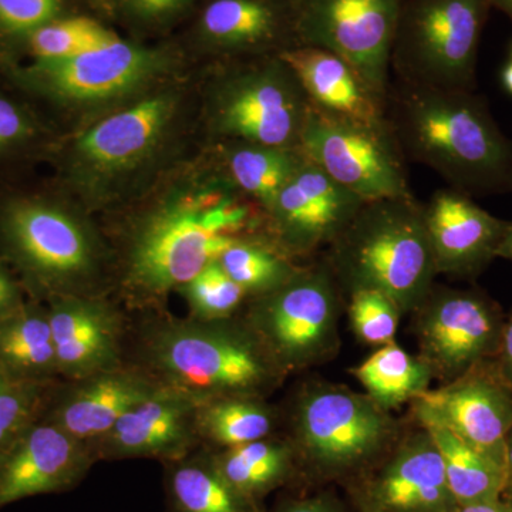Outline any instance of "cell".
Masks as SVG:
<instances>
[{
	"label": "cell",
	"mask_w": 512,
	"mask_h": 512,
	"mask_svg": "<svg viewBox=\"0 0 512 512\" xmlns=\"http://www.w3.org/2000/svg\"><path fill=\"white\" fill-rule=\"evenodd\" d=\"M200 402L173 387H160L136 404L99 441L92 444L97 460L157 458L165 464L190 456L200 443Z\"/></svg>",
	"instance_id": "18"
},
{
	"label": "cell",
	"mask_w": 512,
	"mask_h": 512,
	"mask_svg": "<svg viewBox=\"0 0 512 512\" xmlns=\"http://www.w3.org/2000/svg\"><path fill=\"white\" fill-rule=\"evenodd\" d=\"M35 136L28 113L12 100L0 96V154L20 147Z\"/></svg>",
	"instance_id": "38"
},
{
	"label": "cell",
	"mask_w": 512,
	"mask_h": 512,
	"mask_svg": "<svg viewBox=\"0 0 512 512\" xmlns=\"http://www.w3.org/2000/svg\"><path fill=\"white\" fill-rule=\"evenodd\" d=\"M484 363L412 402L420 426L440 424L468 446L504 467L505 440L512 427V387Z\"/></svg>",
	"instance_id": "15"
},
{
	"label": "cell",
	"mask_w": 512,
	"mask_h": 512,
	"mask_svg": "<svg viewBox=\"0 0 512 512\" xmlns=\"http://www.w3.org/2000/svg\"><path fill=\"white\" fill-rule=\"evenodd\" d=\"M365 202L306 157L264 212L272 241L298 258L330 247Z\"/></svg>",
	"instance_id": "16"
},
{
	"label": "cell",
	"mask_w": 512,
	"mask_h": 512,
	"mask_svg": "<svg viewBox=\"0 0 512 512\" xmlns=\"http://www.w3.org/2000/svg\"><path fill=\"white\" fill-rule=\"evenodd\" d=\"M491 8H495L507 15L512 22V0H488Z\"/></svg>",
	"instance_id": "46"
},
{
	"label": "cell",
	"mask_w": 512,
	"mask_h": 512,
	"mask_svg": "<svg viewBox=\"0 0 512 512\" xmlns=\"http://www.w3.org/2000/svg\"><path fill=\"white\" fill-rule=\"evenodd\" d=\"M23 305L25 303L22 301L18 285L3 269H0V322L10 318Z\"/></svg>",
	"instance_id": "40"
},
{
	"label": "cell",
	"mask_w": 512,
	"mask_h": 512,
	"mask_svg": "<svg viewBox=\"0 0 512 512\" xmlns=\"http://www.w3.org/2000/svg\"><path fill=\"white\" fill-rule=\"evenodd\" d=\"M60 376L82 380L120 365L121 319L94 296H62L47 306Z\"/></svg>",
	"instance_id": "21"
},
{
	"label": "cell",
	"mask_w": 512,
	"mask_h": 512,
	"mask_svg": "<svg viewBox=\"0 0 512 512\" xmlns=\"http://www.w3.org/2000/svg\"><path fill=\"white\" fill-rule=\"evenodd\" d=\"M348 311L350 325L360 342L377 348L394 343L403 313L389 296L360 289L350 293Z\"/></svg>",
	"instance_id": "36"
},
{
	"label": "cell",
	"mask_w": 512,
	"mask_h": 512,
	"mask_svg": "<svg viewBox=\"0 0 512 512\" xmlns=\"http://www.w3.org/2000/svg\"><path fill=\"white\" fill-rule=\"evenodd\" d=\"M221 476L239 493L261 503L291 477L296 454L289 441L262 439L211 454Z\"/></svg>",
	"instance_id": "27"
},
{
	"label": "cell",
	"mask_w": 512,
	"mask_h": 512,
	"mask_svg": "<svg viewBox=\"0 0 512 512\" xmlns=\"http://www.w3.org/2000/svg\"><path fill=\"white\" fill-rule=\"evenodd\" d=\"M488 0H402L390 57L400 82L476 89Z\"/></svg>",
	"instance_id": "7"
},
{
	"label": "cell",
	"mask_w": 512,
	"mask_h": 512,
	"mask_svg": "<svg viewBox=\"0 0 512 512\" xmlns=\"http://www.w3.org/2000/svg\"><path fill=\"white\" fill-rule=\"evenodd\" d=\"M188 0H140L133 15L141 19H161L183 8Z\"/></svg>",
	"instance_id": "41"
},
{
	"label": "cell",
	"mask_w": 512,
	"mask_h": 512,
	"mask_svg": "<svg viewBox=\"0 0 512 512\" xmlns=\"http://www.w3.org/2000/svg\"><path fill=\"white\" fill-rule=\"evenodd\" d=\"M501 500L512 507V427L505 440L504 485Z\"/></svg>",
	"instance_id": "43"
},
{
	"label": "cell",
	"mask_w": 512,
	"mask_h": 512,
	"mask_svg": "<svg viewBox=\"0 0 512 512\" xmlns=\"http://www.w3.org/2000/svg\"><path fill=\"white\" fill-rule=\"evenodd\" d=\"M400 5L402 0H295L292 29L299 46L342 57L386 100Z\"/></svg>",
	"instance_id": "12"
},
{
	"label": "cell",
	"mask_w": 512,
	"mask_h": 512,
	"mask_svg": "<svg viewBox=\"0 0 512 512\" xmlns=\"http://www.w3.org/2000/svg\"><path fill=\"white\" fill-rule=\"evenodd\" d=\"M165 466L168 512H264L221 476L211 454H190Z\"/></svg>",
	"instance_id": "25"
},
{
	"label": "cell",
	"mask_w": 512,
	"mask_h": 512,
	"mask_svg": "<svg viewBox=\"0 0 512 512\" xmlns=\"http://www.w3.org/2000/svg\"><path fill=\"white\" fill-rule=\"evenodd\" d=\"M329 248L339 286L382 292L402 313L419 308L439 275L423 205L413 195L366 201Z\"/></svg>",
	"instance_id": "4"
},
{
	"label": "cell",
	"mask_w": 512,
	"mask_h": 512,
	"mask_svg": "<svg viewBox=\"0 0 512 512\" xmlns=\"http://www.w3.org/2000/svg\"><path fill=\"white\" fill-rule=\"evenodd\" d=\"M275 512H346L335 497L328 494L288 501L279 505Z\"/></svg>",
	"instance_id": "39"
},
{
	"label": "cell",
	"mask_w": 512,
	"mask_h": 512,
	"mask_svg": "<svg viewBox=\"0 0 512 512\" xmlns=\"http://www.w3.org/2000/svg\"><path fill=\"white\" fill-rule=\"evenodd\" d=\"M183 295L192 318L197 320L231 319L248 298L241 285L215 261L202 269L178 291Z\"/></svg>",
	"instance_id": "34"
},
{
	"label": "cell",
	"mask_w": 512,
	"mask_h": 512,
	"mask_svg": "<svg viewBox=\"0 0 512 512\" xmlns=\"http://www.w3.org/2000/svg\"><path fill=\"white\" fill-rule=\"evenodd\" d=\"M365 512H453L458 507L448 485L439 448L421 429L396 448L363 493Z\"/></svg>",
	"instance_id": "20"
},
{
	"label": "cell",
	"mask_w": 512,
	"mask_h": 512,
	"mask_svg": "<svg viewBox=\"0 0 512 512\" xmlns=\"http://www.w3.org/2000/svg\"><path fill=\"white\" fill-rule=\"evenodd\" d=\"M453 512H512V507L503 500H497L490 503L458 505Z\"/></svg>",
	"instance_id": "44"
},
{
	"label": "cell",
	"mask_w": 512,
	"mask_h": 512,
	"mask_svg": "<svg viewBox=\"0 0 512 512\" xmlns=\"http://www.w3.org/2000/svg\"><path fill=\"white\" fill-rule=\"evenodd\" d=\"M110 29L89 18L55 19L28 36L35 63L60 62L119 40Z\"/></svg>",
	"instance_id": "33"
},
{
	"label": "cell",
	"mask_w": 512,
	"mask_h": 512,
	"mask_svg": "<svg viewBox=\"0 0 512 512\" xmlns=\"http://www.w3.org/2000/svg\"><path fill=\"white\" fill-rule=\"evenodd\" d=\"M386 117L404 158L436 171L453 190L512 192V141L478 94L400 82L387 93Z\"/></svg>",
	"instance_id": "2"
},
{
	"label": "cell",
	"mask_w": 512,
	"mask_h": 512,
	"mask_svg": "<svg viewBox=\"0 0 512 512\" xmlns=\"http://www.w3.org/2000/svg\"><path fill=\"white\" fill-rule=\"evenodd\" d=\"M146 353L154 379L200 403L264 399L285 376L244 320L161 323L148 335Z\"/></svg>",
	"instance_id": "5"
},
{
	"label": "cell",
	"mask_w": 512,
	"mask_h": 512,
	"mask_svg": "<svg viewBox=\"0 0 512 512\" xmlns=\"http://www.w3.org/2000/svg\"><path fill=\"white\" fill-rule=\"evenodd\" d=\"M0 239L50 299L89 296L103 274V242L77 207L45 198L10 201L0 211Z\"/></svg>",
	"instance_id": "6"
},
{
	"label": "cell",
	"mask_w": 512,
	"mask_h": 512,
	"mask_svg": "<svg viewBox=\"0 0 512 512\" xmlns=\"http://www.w3.org/2000/svg\"><path fill=\"white\" fill-rule=\"evenodd\" d=\"M503 84L505 90H507V92L512 96V60L503 70Z\"/></svg>",
	"instance_id": "47"
},
{
	"label": "cell",
	"mask_w": 512,
	"mask_h": 512,
	"mask_svg": "<svg viewBox=\"0 0 512 512\" xmlns=\"http://www.w3.org/2000/svg\"><path fill=\"white\" fill-rule=\"evenodd\" d=\"M439 448L451 493L458 505L501 500L504 467L440 424H423Z\"/></svg>",
	"instance_id": "29"
},
{
	"label": "cell",
	"mask_w": 512,
	"mask_h": 512,
	"mask_svg": "<svg viewBox=\"0 0 512 512\" xmlns=\"http://www.w3.org/2000/svg\"><path fill=\"white\" fill-rule=\"evenodd\" d=\"M312 107L278 55L222 74L208 93L215 136L261 146L299 148Z\"/></svg>",
	"instance_id": "10"
},
{
	"label": "cell",
	"mask_w": 512,
	"mask_h": 512,
	"mask_svg": "<svg viewBox=\"0 0 512 512\" xmlns=\"http://www.w3.org/2000/svg\"><path fill=\"white\" fill-rule=\"evenodd\" d=\"M339 284L328 264L252 296L244 323L284 375L319 365L339 348Z\"/></svg>",
	"instance_id": "9"
},
{
	"label": "cell",
	"mask_w": 512,
	"mask_h": 512,
	"mask_svg": "<svg viewBox=\"0 0 512 512\" xmlns=\"http://www.w3.org/2000/svg\"><path fill=\"white\" fill-rule=\"evenodd\" d=\"M299 148L362 200L410 197L404 156L390 126L365 127L311 109Z\"/></svg>",
	"instance_id": "13"
},
{
	"label": "cell",
	"mask_w": 512,
	"mask_h": 512,
	"mask_svg": "<svg viewBox=\"0 0 512 512\" xmlns=\"http://www.w3.org/2000/svg\"><path fill=\"white\" fill-rule=\"evenodd\" d=\"M278 56L295 74L313 110L365 127H387L386 100L377 96L348 62L313 46L284 49Z\"/></svg>",
	"instance_id": "22"
},
{
	"label": "cell",
	"mask_w": 512,
	"mask_h": 512,
	"mask_svg": "<svg viewBox=\"0 0 512 512\" xmlns=\"http://www.w3.org/2000/svg\"><path fill=\"white\" fill-rule=\"evenodd\" d=\"M420 357L433 377L448 383L481 365L500 348L504 322L478 292L434 288L416 309Z\"/></svg>",
	"instance_id": "14"
},
{
	"label": "cell",
	"mask_w": 512,
	"mask_h": 512,
	"mask_svg": "<svg viewBox=\"0 0 512 512\" xmlns=\"http://www.w3.org/2000/svg\"><path fill=\"white\" fill-rule=\"evenodd\" d=\"M0 373L37 383L60 376L47 308L25 303L0 322Z\"/></svg>",
	"instance_id": "24"
},
{
	"label": "cell",
	"mask_w": 512,
	"mask_h": 512,
	"mask_svg": "<svg viewBox=\"0 0 512 512\" xmlns=\"http://www.w3.org/2000/svg\"><path fill=\"white\" fill-rule=\"evenodd\" d=\"M275 423L274 410L259 397L208 400L197 410L200 439L221 450L268 439Z\"/></svg>",
	"instance_id": "31"
},
{
	"label": "cell",
	"mask_w": 512,
	"mask_h": 512,
	"mask_svg": "<svg viewBox=\"0 0 512 512\" xmlns=\"http://www.w3.org/2000/svg\"><path fill=\"white\" fill-rule=\"evenodd\" d=\"M62 6L63 0H0V33L28 37L59 18Z\"/></svg>",
	"instance_id": "37"
},
{
	"label": "cell",
	"mask_w": 512,
	"mask_h": 512,
	"mask_svg": "<svg viewBox=\"0 0 512 512\" xmlns=\"http://www.w3.org/2000/svg\"><path fill=\"white\" fill-rule=\"evenodd\" d=\"M158 387L160 382L147 373L114 367L76 380L43 417L74 439L94 444Z\"/></svg>",
	"instance_id": "23"
},
{
	"label": "cell",
	"mask_w": 512,
	"mask_h": 512,
	"mask_svg": "<svg viewBox=\"0 0 512 512\" xmlns=\"http://www.w3.org/2000/svg\"><path fill=\"white\" fill-rule=\"evenodd\" d=\"M352 375L365 387L367 396L389 413L426 393L433 380L430 366L396 343L377 349L352 369Z\"/></svg>",
	"instance_id": "28"
},
{
	"label": "cell",
	"mask_w": 512,
	"mask_h": 512,
	"mask_svg": "<svg viewBox=\"0 0 512 512\" xmlns=\"http://www.w3.org/2000/svg\"><path fill=\"white\" fill-rule=\"evenodd\" d=\"M497 355L500 357V360H498V372L504 377L505 382L512 387V315L504 323Z\"/></svg>",
	"instance_id": "42"
},
{
	"label": "cell",
	"mask_w": 512,
	"mask_h": 512,
	"mask_svg": "<svg viewBox=\"0 0 512 512\" xmlns=\"http://www.w3.org/2000/svg\"><path fill=\"white\" fill-rule=\"evenodd\" d=\"M511 60H512V55H511Z\"/></svg>",
	"instance_id": "48"
},
{
	"label": "cell",
	"mask_w": 512,
	"mask_h": 512,
	"mask_svg": "<svg viewBox=\"0 0 512 512\" xmlns=\"http://www.w3.org/2000/svg\"><path fill=\"white\" fill-rule=\"evenodd\" d=\"M174 66V56L163 49L119 39L73 59L35 63L22 79L66 109L104 113L165 86Z\"/></svg>",
	"instance_id": "11"
},
{
	"label": "cell",
	"mask_w": 512,
	"mask_h": 512,
	"mask_svg": "<svg viewBox=\"0 0 512 512\" xmlns=\"http://www.w3.org/2000/svg\"><path fill=\"white\" fill-rule=\"evenodd\" d=\"M49 384L10 379L0 373V451L43 416Z\"/></svg>",
	"instance_id": "35"
},
{
	"label": "cell",
	"mask_w": 512,
	"mask_h": 512,
	"mask_svg": "<svg viewBox=\"0 0 512 512\" xmlns=\"http://www.w3.org/2000/svg\"><path fill=\"white\" fill-rule=\"evenodd\" d=\"M180 87H158L104 114L73 138L66 154L67 184L90 208L116 204L158 167L180 130Z\"/></svg>",
	"instance_id": "3"
},
{
	"label": "cell",
	"mask_w": 512,
	"mask_h": 512,
	"mask_svg": "<svg viewBox=\"0 0 512 512\" xmlns=\"http://www.w3.org/2000/svg\"><path fill=\"white\" fill-rule=\"evenodd\" d=\"M96 461L92 444L40 417L0 451V510L25 498L73 490Z\"/></svg>",
	"instance_id": "17"
},
{
	"label": "cell",
	"mask_w": 512,
	"mask_h": 512,
	"mask_svg": "<svg viewBox=\"0 0 512 512\" xmlns=\"http://www.w3.org/2000/svg\"><path fill=\"white\" fill-rule=\"evenodd\" d=\"M423 211L437 274L468 278L497 258L508 222L483 210L470 195L444 188L434 192Z\"/></svg>",
	"instance_id": "19"
},
{
	"label": "cell",
	"mask_w": 512,
	"mask_h": 512,
	"mask_svg": "<svg viewBox=\"0 0 512 512\" xmlns=\"http://www.w3.org/2000/svg\"><path fill=\"white\" fill-rule=\"evenodd\" d=\"M497 258H505L512 262V222H508L507 231L497 251Z\"/></svg>",
	"instance_id": "45"
},
{
	"label": "cell",
	"mask_w": 512,
	"mask_h": 512,
	"mask_svg": "<svg viewBox=\"0 0 512 512\" xmlns=\"http://www.w3.org/2000/svg\"><path fill=\"white\" fill-rule=\"evenodd\" d=\"M279 30L281 16L268 0H214L201 18L205 43L222 53L268 49Z\"/></svg>",
	"instance_id": "26"
},
{
	"label": "cell",
	"mask_w": 512,
	"mask_h": 512,
	"mask_svg": "<svg viewBox=\"0 0 512 512\" xmlns=\"http://www.w3.org/2000/svg\"><path fill=\"white\" fill-rule=\"evenodd\" d=\"M225 154L231 183L266 210L303 161L301 148L261 146L229 141Z\"/></svg>",
	"instance_id": "30"
},
{
	"label": "cell",
	"mask_w": 512,
	"mask_h": 512,
	"mask_svg": "<svg viewBox=\"0 0 512 512\" xmlns=\"http://www.w3.org/2000/svg\"><path fill=\"white\" fill-rule=\"evenodd\" d=\"M228 175L195 171L174 181L138 215L128 234L123 285L137 302L180 291L251 225Z\"/></svg>",
	"instance_id": "1"
},
{
	"label": "cell",
	"mask_w": 512,
	"mask_h": 512,
	"mask_svg": "<svg viewBox=\"0 0 512 512\" xmlns=\"http://www.w3.org/2000/svg\"><path fill=\"white\" fill-rule=\"evenodd\" d=\"M397 426L367 394L345 386L315 384L303 390L293 409L296 457L325 476L366 467L393 443Z\"/></svg>",
	"instance_id": "8"
},
{
	"label": "cell",
	"mask_w": 512,
	"mask_h": 512,
	"mask_svg": "<svg viewBox=\"0 0 512 512\" xmlns=\"http://www.w3.org/2000/svg\"><path fill=\"white\" fill-rule=\"evenodd\" d=\"M218 262L248 296L264 295L285 285L301 271L292 256L274 241L242 237L222 252Z\"/></svg>",
	"instance_id": "32"
}]
</instances>
